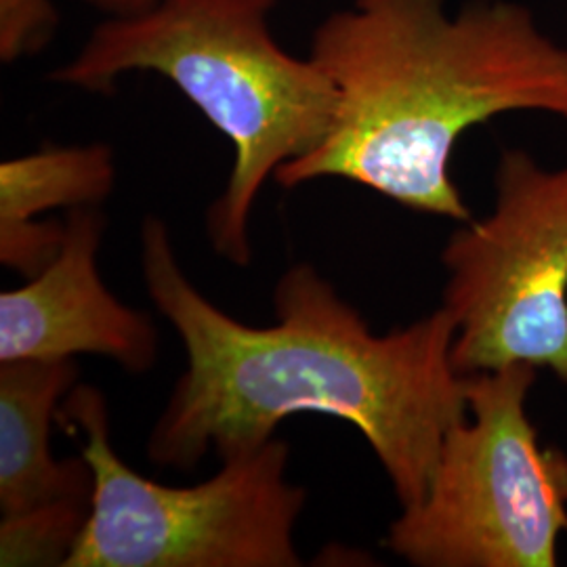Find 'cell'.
I'll list each match as a JSON object with an SVG mask.
<instances>
[{
	"label": "cell",
	"instance_id": "6da1fadb",
	"mask_svg": "<svg viewBox=\"0 0 567 567\" xmlns=\"http://www.w3.org/2000/svg\"><path fill=\"white\" fill-rule=\"evenodd\" d=\"M142 276L187 355L147 437L152 465L192 471L210 450L224 461L311 412L364 435L400 507L425 498L447 431L468 414L444 307L374 334L313 265L297 264L274 288L276 322L244 324L185 276L161 217L143 219Z\"/></svg>",
	"mask_w": 567,
	"mask_h": 567
},
{
	"label": "cell",
	"instance_id": "7a4b0ae2",
	"mask_svg": "<svg viewBox=\"0 0 567 567\" xmlns=\"http://www.w3.org/2000/svg\"><path fill=\"white\" fill-rule=\"evenodd\" d=\"M307 58L337 91L324 142L284 164V189L347 179L410 210L466 224L452 154L477 124L540 112L567 122V47L517 0H353Z\"/></svg>",
	"mask_w": 567,
	"mask_h": 567
},
{
	"label": "cell",
	"instance_id": "3957f363",
	"mask_svg": "<svg viewBox=\"0 0 567 567\" xmlns=\"http://www.w3.org/2000/svg\"><path fill=\"white\" fill-rule=\"evenodd\" d=\"M276 7L278 0H156L105 18L51 72L58 84L103 95L126 74H161L234 143V168L206 210V236L238 267L252 261L250 213L265 183L324 142L337 114L324 72L274 39Z\"/></svg>",
	"mask_w": 567,
	"mask_h": 567
},
{
	"label": "cell",
	"instance_id": "277c9868",
	"mask_svg": "<svg viewBox=\"0 0 567 567\" xmlns=\"http://www.w3.org/2000/svg\"><path fill=\"white\" fill-rule=\"evenodd\" d=\"M58 423L84 437L93 511L65 567H299L307 492L286 480L290 447L269 440L221 461L196 486H164L124 465L97 386H74Z\"/></svg>",
	"mask_w": 567,
	"mask_h": 567
},
{
	"label": "cell",
	"instance_id": "5b68a950",
	"mask_svg": "<svg viewBox=\"0 0 567 567\" xmlns=\"http://www.w3.org/2000/svg\"><path fill=\"white\" fill-rule=\"evenodd\" d=\"M538 368L466 374L468 414L447 431L425 498L385 547L414 567H555L567 532V454L527 416Z\"/></svg>",
	"mask_w": 567,
	"mask_h": 567
},
{
	"label": "cell",
	"instance_id": "8992f818",
	"mask_svg": "<svg viewBox=\"0 0 567 567\" xmlns=\"http://www.w3.org/2000/svg\"><path fill=\"white\" fill-rule=\"evenodd\" d=\"M440 261L458 374L527 364L567 383V164L503 150L492 210L452 231Z\"/></svg>",
	"mask_w": 567,
	"mask_h": 567
},
{
	"label": "cell",
	"instance_id": "52a82bcc",
	"mask_svg": "<svg viewBox=\"0 0 567 567\" xmlns=\"http://www.w3.org/2000/svg\"><path fill=\"white\" fill-rule=\"evenodd\" d=\"M105 227L100 206L68 210L58 257L21 288L0 295V362L102 355L135 377L154 368V320L121 303L102 282L97 255Z\"/></svg>",
	"mask_w": 567,
	"mask_h": 567
},
{
	"label": "cell",
	"instance_id": "ba28073f",
	"mask_svg": "<svg viewBox=\"0 0 567 567\" xmlns=\"http://www.w3.org/2000/svg\"><path fill=\"white\" fill-rule=\"evenodd\" d=\"M76 360L0 362V511L16 515L70 496L93 498L95 477L81 458L55 461L51 423L79 385Z\"/></svg>",
	"mask_w": 567,
	"mask_h": 567
},
{
	"label": "cell",
	"instance_id": "9c48e42d",
	"mask_svg": "<svg viewBox=\"0 0 567 567\" xmlns=\"http://www.w3.org/2000/svg\"><path fill=\"white\" fill-rule=\"evenodd\" d=\"M116 161L105 143L42 147L0 164V261L34 278L60 252L65 221H39L58 208L100 206L114 192Z\"/></svg>",
	"mask_w": 567,
	"mask_h": 567
},
{
	"label": "cell",
	"instance_id": "30bf717a",
	"mask_svg": "<svg viewBox=\"0 0 567 567\" xmlns=\"http://www.w3.org/2000/svg\"><path fill=\"white\" fill-rule=\"evenodd\" d=\"M93 498L70 496L16 515L0 524V566H63L81 540Z\"/></svg>",
	"mask_w": 567,
	"mask_h": 567
},
{
	"label": "cell",
	"instance_id": "8fae6325",
	"mask_svg": "<svg viewBox=\"0 0 567 567\" xmlns=\"http://www.w3.org/2000/svg\"><path fill=\"white\" fill-rule=\"evenodd\" d=\"M60 13L53 0H0V61L34 58L55 39Z\"/></svg>",
	"mask_w": 567,
	"mask_h": 567
},
{
	"label": "cell",
	"instance_id": "7c38bea8",
	"mask_svg": "<svg viewBox=\"0 0 567 567\" xmlns=\"http://www.w3.org/2000/svg\"><path fill=\"white\" fill-rule=\"evenodd\" d=\"M81 2L102 11L107 18H116V16H131V13L143 11L152 7L156 0H81Z\"/></svg>",
	"mask_w": 567,
	"mask_h": 567
}]
</instances>
